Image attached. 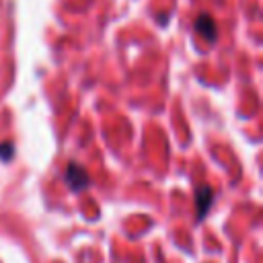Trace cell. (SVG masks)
I'll return each mask as SVG.
<instances>
[{
  "label": "cell",
  "mask_w": 263,
  "mask_h": 263,
  "mask_svg": "<svg viewBox=\"0 0 263 263\" xmlns=\"http://www.w3.org/2000/svg\"><path fill=\"white\" fill-rule=\"evenodd\" d=\"M64 181H66V185L74 191V193H78V191H84L88 185H90V177H88V173L78 164V162H68L66 164V171H64Z\"/></svg>",
  "instance_id": "cell-1"
},
{
  "label": "cell",
  "mask_w": 263,
  "mask_h": 263,
  "mask_svg": "<svg viewBox=\"0 0 263 263\" xmlns=\"http://www.w3.org/2000/svg\"><path fill=\"white\" fill-rule=\"evenodd\" d=\"M212 203H214V189L205 183L199 185L195 189V218H197V222H201L208 216Z\"/></svg>",
  "instance_id": "cell-2"
},
{
  "label": "cell",
  "mask_w": 263,
  "mask_h": 263,
  "mask_svg": "<svg viewBox=\"0 0 263 263\" xmlns=\"http://www.w3.org/2000/svg\"><path fill=\"white\" fill-rule=\"evenodd\" d=\"M193 27H195V31L205 39V41H216L218 39V27H216V23H214V18L208 14V12H201L197 18H195V23H193Z\"/></svg>",
  "instance_id": "cell-3"
},
{
  "label": "cell",
  "mask_w": 263,
  "mask_h": 263,
  "mask_svg": "<svg viewBox=\"0 0 263 263\" xmlns=\"http://www.w3.org/2000/svg\"><path fill=\"white\" fill-rule=\"evenodd\" d=\"M12 154H14V144L12 142H2L0 144V158L8 162L12 158Z\"/></svg>",
  "instance_id": "cell-4"
}]
</instances>
